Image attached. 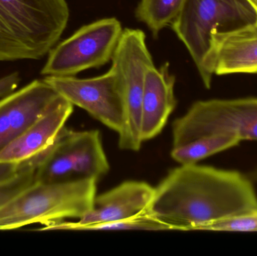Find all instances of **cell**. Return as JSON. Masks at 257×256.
I'll return each instance as SVG.
<instances>
[{
    "label": "cell",
    "instance_id": "obj_21",
    "mask_svg": "<svg viewBox=\"0 0 257 256\" xmlns=\"http://www.w3.org/2000/svg\"><path fill=\"white\" fill-rule=\"evenodd\" d=\"M21 82V77L18 72L9 74L0 78V98L6 97L14 93Z\"/></svg>",
    "mask_w": 257,
    "mask_h": 256
},
{
    "label": "cell",
    "instance_id": "obj_18",
    "mask_svg": "<svg viewBox=\"0 0 257 256\" xmlns=\"http://www.w3.org/2000/svg\"><path fill=\"white\" fill-rule=\"evenodd\" d=\"M48 148L30 159L25 168L15 177L0 183V208L29 186L36 183V170L48 153Z\"/></svg>",
    "mask_w": 257,
    "mask_h": 256
},
{
    "label": "cell",
    "instance_id": "obj_14",
    "mask_svg": "<svg viewBox=\"0 0 257 256\" xmlns=\"http://www.w3.org/2000/svg\"><path fill=\"white\" fill-rule=\"evenodd\" d=\"M73 106L59 96L45 114L0 153V161L22 162L45 151L64 127Z\"/></svg>",
    "mask_w": 257,
    "mask_h": 256
},
{
    "label": "cell",
    "instance_id": "obj_8",
    "mask_svg": "<svg viewBox=\"0 0 257 256\" xmlns=\"http://www.w3.org/2000/svg\"><path fill=\"white\" fill-rule=\"evenodd\" d=\"M123 30L116 18H102L83 26L50 51L41 74L75 76L105 66L112 60Z\"/></svg>",
    "mask_w": 257,
    "mask_h": 256
},
{
    "label": "cell",
    "instance_id": "obj_12",
    "mask_svg": "<svg viewBox=\"0 0 257 256\" xmlns=\"http://www.w3.org/2000/svg\"><path fill=\"white\" fill-rule=\"evenodd\" d=\"M155 188L143 181L130 180L96 196L93 208L78 225L107 223L148 213Z\"/></svg>",
    "mask_w": 257,
    "mask_h": 256
},
{
    "label": "cell",
    "instance_id": "obj_9",
    "mask_svg": "<svg viewBox=\"0 0 257 256\" xmlns=\"http://www.w3.org/2000/svg\"><path fill=\"white\" fill-rule=\"evenodd\" d=\"M43 80L71 104L85 110L118 135L121 133L125 123L124 100L112 68L93 78L45 76Z\"/></svg>",
    "mask_w": 257,
    "mask_h": 256
},
{
    "label": "cell",
    "instance_id": "obj_22",
    "mask_svg": "<svg viewBox=\"0 0 257 256\" xmlns=\"http://www.w3.org/2000/svg\"><path fill=\"white\" fill-rule=\"evenodd\" d=\"M246 175L248 177V178L253 182V183H257V167L254 169L250 171V172L247 173Z\"/></svg>",
    "mask_w": 257,
    "mask_h": 256
},
{
    "label": "cell",
    "instance_id": "obj_3",
    "mask_svg": "<svg viewBox=\"0 0 257 256\" xmlns=\"http://www.w3.org/2000/svg\"><path fill=\"white\" fill-rule=\"evenodd\" d=\"M97 181L36 182L0 208V231L33 223L48 227L68 218L82 219L93 208Z\"/></svg>",
    "mask_w": 257,
    "mask_h": 256
},
{
    "label": "cell",
    "instance_id": "obj_23",
    "mask_svg": "<svg viewBox=\"0 0 257 256\" xmlns=\"http://www.w3.org/2000/svg\"><path fill=\"white\" fill-rule=\"evenodd\" d=\"M247 1L251 5L252 7L255 9L257 13V0H247Z\"/></svg>",
    "mask_w": 257,
    "mask_h": 256
},
{
    "label": "cell",
    "instance_id": "obj_6",
    "mask_svg": "<svg viewBox=\"0 0 257 256\" xmlns=\"http://www.w3.org/2000/svg\"><path fill=\"white\" fill-rule=\"evenodd\" d=\"M111 62L124 100L125 123L118 135L119 147L139 151L143 143L141 118L145 75L150 67L155 66L147 45L145 33L139 29L125 28Z\"/></svg>",
    "mask_w": 257,
    "mask_h": 256
},
{
    "label": "cell",
    "instance_id": "obj_7",
    "mask_svg": "<svg viewBox=\"0 0 257 256\" xmlns=\"http://www.w3.org/2000/svg\"><path fill=\"white\" fill-rule=\"evenodd\" d=\"M110 165L98 130L63 127L36 170V183L99 180Z\"/></svg>",
    "mask_w": 257,
    "mask_h": 256
},
{
    "label": "cell",
    "instance_id": "obj_1",
    "mask_svg": "<svg viewBox=\"0 0 257 256\" xmlns=\"http://www.w3.org/2000/svg\"><path fill=\"white\" fill-rule=\"evenodd\" d=\"M253 184L235 170L181 165L155 188L148 213L173 230L201 231L209 224L256 210Z\"/></svg>",
    "mask_w": 257,
    "mask_h": 256
},
{
    "label": "cell",
    "instance_id": "obj_13",
    "mask_svg": "<svg viewBox=\"0 0 257 256\" xmlns=\"http://www.w3.org/2000/svg\"><path fill=\"white\" fill-rule=\"evenodd\" d=\"M175 75L169 70V63L160 68L151 66L147 70L144 86L141 118L142 142L152 139L163 131L177 105L174 93Z\"/></svg>",
    "mask_w": 257,
    "mask_h": 256
},
{
    "label": "cell",
    "instance_id": "obj_4",
    "mask_svg": "<svg viewBox=\"0 0 257 256\" xmlns=\"http://www.w3.org/2000/svg\"><path fill=\"white\" fill-rule=\"evenodd\" d=\"M256 19V12L247 0H185L170 27L185 45L199 72L213 33H230Z\"/></svg>",
    "mask_w": 257,
    "mask_h": 256
},
{
    "label": "cell",
    "instance_id": "obj_2",
    "mask_svg": "<svg viewBox=\"0 0 257 256\" xmlns=\"http://www.w3.org/2000/svg\"><path fill=\"white\" fill-rule=\"evenodd\" d=\"M66 0H0V62L39 60L69 20Z\"/></svg>",
    "mask_w": 257,
    "mask_h": 256
},
{
    "label": "cell",
    "instance_id": "obj_20",
    "mask_svg": "<svg viewBox=\"0 0 257 256\" xmlns=\"http://www.w3.org/2000/svg\"><path fill=\"white\" fill-rule=\"evenodd\" d=\"M30 159L22 162L0 161V183L10 180L27 166Z\"/></svg>",
    "mask_w": 257,
    "mask_h": 256
},
{
    "label": "cell",
    "instance_id": "obj_19",
    "mask_svg": "<svg viewBox=\"0 0 257 256\" xmlns=\"http://www.w3.org/2000/svg\"><path fill=\"white\" fill-rule=\"evenodd\" d=\"M201 231L257 232V210L209 224Z\"/></svg>",
    "mask_w": 257,
    "mask_h": 256
},
{
    "label": "cell",
    "instance_id": "obj_17",
    "mask_svg": "<svg viewBox=\"0 0 257 256\" xmlns=\"http://www.w3.org/2000/svg\"><path fill=\"white\" fill-rule=\"evenodd\" d=\"M47 230H76V231H125V230H147V231H167L173 230L171 225L153 216L149 213L135 216L123 220L96 225H81L76 222H63L51 226L41 228Z\"/></svg>",
    "mask_w": 257,
    "mask_h": 256
},
{
    "label": "cell",
    "instance_id": "obj_11",
    "mask_svg": "<svg viewBox=\"0 0 257 256\" xmlns=\"http://www.w3.org/2000/svg\"><path fill=\"white\" fill-rule=\"evenodd\" d=\"M60 95L44 80H35L0 100V153L22 135Z\"/></svg>",
    "mask_w": 257,
    "mask_h": 256
},
{
    "label": "cell",
    "instance_id": "obj_10",
    "mask_svg": "<svg viewBox=\"0 0 257 256\" xmlns=\"http://www.w3.org/2000/svg\"><path fill=\"white\" fill-rule=\"evenodd\" d=\"M199 73L207 89L211 88L214 74H257V19L230 33H213Z\"/></svg>",
    "mask_w": 257,
    "mask_h": 256
},
{
    "label": "cell",
    "instance_id": "obj_16",
    "mask_svg": "<svg viewBox=\"0 0 257 256\" xmlns=\"http://www.w3.org/2000/svg\"><path fill=\"white\" fill-rule=\"evenodd\" d=\"M184 3L185 0H139L135 16L157 39L160 32L175 21Z\"/></svg>",
    "mask_w": 257,
    "mask_h": 256
},
{
    "label": "cell",
    "instance_id": "obj_5",
    "mask_svg": "<svg viewBox=\"0 0 257 256\" xmlns=\"http://www.w3.org/2000/svg\"><path fill=\"white\" fill-rule=\"evenodd\" d=\"M232 135L257 141V98L197 101L172 125V148L202 137Z\"/></svg>",
    "mask_w": 257,
    "mask_h": 256
},
{
    "label": "cell",
    "instance_id": "obj_15",
    "mask_svg": "<svg viewBox=\"0 0 257 256\" xmlns=\"http://www.w3.org/2000/svg\"><path fill=\"white\" fill-rule=\"evenodd\" d=\"M241 141L235 135L226 134L202 137L172 148L171 156L181 165L196 164L205 158L236 147Z\"/></svg>",
    "mask_w": 257,
    "mask_h": 256
}]
</instances>
